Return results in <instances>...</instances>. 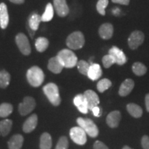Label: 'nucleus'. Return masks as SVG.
<instances>
[{
  "label": "nucleus",
  "mask_w": 149,
  "mask_h": 149,
  "mask_svg": "<svg viewBox=\"0 0 149 149\" xmlns=\"http://www.w3.org/2000/svg\"><path fill=\"white\" fill-rule=\"evenodd\" d=\"M28 81L33 87H39L44 80V73L40 67L34 66L28 70L26 72Z\"/></svg>",
  "instance_id": "f03ea898"
},
{
  "label": "nucleus",
  "mask_w": 149,
  "mask_h": 149,
  "mask_svg": "<svg viewBox=\"0 0 149 149\" xmlns=\"http://www.w3.org/2000/svg\"><path fill=\"white\" fill-rule=\"evenodd\" d=\"M112 2L115 3H119V4L127 6L129 4L130 0H111Z\"/></svg>",
  "instance_id": "4c0bfd02"
},
{
  "label": "nucleus",
  "mask_w": 149,
  "mask_h": 149,
  "mask_svg": "<svg viewBox=\"0 0 149 149\" xmlns=\"http://www.w3.org/2000/svg\"><path fill=\"white\" fill-rule=\"evenodd\" d=\"M36 106V102H35V99L32 97H25L24 98L23 102L19 104V113L22 116L29 115L31 113Z\"/></svg>",
  "instance_id": "6e6552de"
},
{
  "label": "nucleus",
  "mask_w": 149,
  "mask_h": 149,
  "mask_svg": "<svg viewBox=\"0 0 149 149\" xmlns=\"http://www.w3.org/2000/svg\"><path fill=\"white\" fill-rule=\"evenodd\" d=\"M10 2L15 3V4H22V3H24L25 0H9Z\"/></svg>",
  "instance_id": "a19ab883"
},
{
  "label": "nucleus",
  "mask_w": 149,
  "mask_h": 149,
  "mask_svg": "<svg viewBox=\"0 0 149 149\" xmlns=\"http://www.w3.org/2000/svg\"><path fill=\"white\" fill-rule=\"evenodd\" d=\"M102 63H103V66L104 68H109L111 67L112 65L114 64H116V61L114 57H113L111 55H104L102 58Z\"/></svg>",
  "instance_id": "72a5a7b5"
},
{
  "label": "nucleus",
  "mask_w": 149,
  "mask_h": 149,
  "mask_svg": "<svg viewBox=\"0 0 149 149\" xmlns=\"http://www.w3.org/2000/svg\"><path fill=\"white\" fill-rule=\"evenodd\" d=\"M111 86L112 82L111 80L104 78L98 81L97 84V88L100 93H104L105 91L108 90Z\"/></svg>",
  "instance_id": "7c9ffc66"
},
{
  "label": "nucleus",
  "mask_w": 149,
  "mask_h": 149,
  "mask_svg": "<svg viewBox=\"0 0 149 149\" xmlns=\"http://www.w3.org/2000/svg\"><path fill=\"white\" fill-rule=\"evenodd\" d=\"M66 42L67 46L70 49L79 50L84 46L85 38L82 33L75 31L68 35Z\"/></svg>",
  "instance_id": "20e7f679"
},
{
  "label": "nucleus",
  "mask_w": 149,
  "mask_h": 149,
  "mask_svg": "<svg viewBox=\"0 0 149 149\" xmlns=\"http://www.w3.org/2000/svg\"><path fill=\"white\" fill-rule=\"evenodd\" d=\"M135 86L134 81L131 79H126L123 81L119 89V95L122 97L127 96L131 93Z\"/></svg>",
  "instance_id": "dca6fc26"
},
{
  "label": "nucleus",
  "mask_w": 149,
  "mask_h": 149,
  "mask_svg": "<svg viewBox=\"0 0 149 149\" xmlns=\"http://www.w3.org/2000/svg\"><path fill=\"white\" fill-rule=\"evenodd\" d=\"M43 91L53 106H59L61 103L58 86L54 83H48L43 87Z\"/></svg>",
  "instance_id": "7ed1b4c3"
},
{
  "label": "nucleus",
  "mask_w": 149,
  "mask_h": 149,
  "mask_svg": "<svg viewBox=\"0 0 149 149\" xmlns=\"http://www.w3.org/2000/svg\"><path fill=\"white\" fill-rule=\"evenodd\" d=\"M42 21V16L37 13H33L29 19V26L33 31H36L39 29L40 22Z\"/></svg>",
  "instance_id": "5701e85b"
},
{
  "label": "nucleus",
  "mask_w": 149,
  "mask_h": 149,
  "mask_svg": "<svg viewBox=\"0 0 149 149\" xmlns=\"http://www.w3.org/2000/svg\"><path fill=\"white\" fill-rule=\"evenodd\" d=\"M77 124L86 132L91 137H96L99 135V129L96 124L88 118L79 117L77 120Z\"/></svg>",
  "instance_id": "39448f33"
},
{
  "label": "nucleus",
  "mask_w": 149,
  "mask_h": 149,
  "mask_svg": "<svg viewBox=\"0 0 149 149\" xmlns=\"http://www.w3.org/2000/svg\"><path fill=\"white\" fill-rule=\"evenodd\" d=\"M17 46L20 52L24 55H29L31 53V48L28 37L24 33H19L15 37Z\"/></svg>",
  "instance_id": "423d86ee"
},
{
  "label": "nucleus",
  "mask_w": 149,
  "mask_h": 149,
  "mask_svg": "<svg viewBox=\"0 0 149 149\" xmlns=\"http://www.w3.org/2000/svg\"><path fill=\"white\" fill-rule=\"evenodd\" d=\"M13 126V121L6 119L0 122V133L3 137H6L10 132Z\"/></svg>",
  "instance_id": "a878e982"
},
{
  "label": "nucleus",
  "mask_w": 149,
  "mask_h": 149,
  "mask_svg": "<svg viewBox=\"0 0 149 149\" xmlns=\"http://www.w3.org/2000/svg\"><path fill=\"white\" fill-rule=\"evenodd\" d=\"M86 100L87 104H88V109L92 111L94 107H97L100 104V98L97 94L92 90H87L84 93Z\"/></svg>",
  "instance_id": "f8f14e48"
},
{
  "label": "nucleus",
  "mask_w": 149,
  "mask_h": 149,
  "mask_svg": "<svg viewBox=\"0 0 149 149\" xmlns=\"http://www.w3.org/2000/svg\"><path fill=\"white\" fill-rule=\"evenodd\" d=\"M145 104H146V111L149 113V93L146 94V97H145Z\"/></svg>",
  "instance_id": "ea45409f"
},
{
  "label": "nucleus",
  "mask_w": 149,
  "mask_h": 149,
  "mask_svg": "<svg viewBox=\"0 0 149 149\" xmlns=\"http://www.w3.org/2000/svg\"><path fill=\"white\" fill-rule=\"evenodd\" d=\"M73 102L79 112H81L83 114L88 113L89 110L88 104L84 94H78L77 95H76L73 100Z\"/></svg>",
  "instance_id": "ddd939ff"
},
{
  "label": "nucleus",
  "mask_w": 149,
  "mask_h": 149,
  "mask_svg": "<svg viewBox=\"0 0 149 149\" xmlns=\"http://www.w3.org/2000/svg\"><path fill=\"white\" fill-rule=\"evenodd\" d=\"M24 143V137L19 134L13 136L8 142V149H21Z\"/></svg>",
  "instance_id": "412c9836"
},
{
  "label": "nucleus",
  "mask_w": 149,
  "mask_h": 149,
  "mask_svg": "<svg viewBox=\"0 0 149 149\" xmlns=\"http://www.w3.org/2000/svg\"><path fill=\"white\" fill-rule=\"evenodd\" d=\"M37 115L33 114L30 116L23 124V130L24 133H30L35 130L37 125Z\"/></svg>",
  "instance_id": "a211bd4d"
},
{
  "label": "nucleus",
  "mask_w": 149,
  "mask_h": 149,
  "mask_svg": "<svg viewBox=\"0 0 149 149\" xmlns=\"http://www.w3.org/2000/svg\"><path fill=\"white\" fill-rule=\"evenodd\" d=\"M52 138L49 133H44L40 137V149H51Z\"/></svg>",
  "instance_id": "393cba45"
},
{
  "label": "nucleus",
  "mask_w": 149,
  "mask_h": 149,
  "mask_svg": "<svg viewBox=\"0 0 149 149\" xmlns=\"http://www.w3.org/2000/svg\"><path fill=\"white\" fill-rule=\"evenodd\" d=\"M132 70L137 76H142L146 73L147 68L141 62H135L132 66Z\"/></svg>",
  "instance_id": "c85d7f7f"
},
{
  "label": "nucleus",
  "mask_w": 149,
  "mask_h": 149,
  "mask_svg": "<svg viewBox=\"0 0 149 149\" xmlns=\"http://www.w3.org/2000/svg\"><path fill=\"white\" fill-rule=\"evenodd\" d=\"M109 54L114 57L115 61H116V64L120 65V66L126 64V61H127V58H126L125 54L122 50L117 47V46H113V47L110 48Z\"/></svg>",
  "instance_id": "9b49d317"
},
{
  "label": "nucleus",
  "mask_w": 149,
  "mask_h": 149,
  "mask_svg": "<svg viewBox=\"0 0 149 149\" xmlns=\"http://www.w3.org/2000/svg\"><path fill=\"white\" fill-rule=\"evenodd\" d=\"M102 75V70L101 68V66H100V64H91L90 68H89L88 74H87L89 79L93 80V81H95V80L100 79Z\"/></svg>",
  "instance_id": "aec40b11"
},
{
  "label": "nucleus",
  "mask_w": 149,
  "mask_h": 149,
  "mask_svg": "<svg viewBox=\"0 0 149 149\" xmlns=\"http://www.w3.org/2000/svg\"><path fill=\"white\" fill-rule=\"evenodd\" d=\"M57 57L60 61L64 68H71L77 64V57L73 52L70 49L61 50L57 53Z\"/></svg>",
  "instance_id": "f257e3e1"
},
{
  "label": "nucleus",
  "mask_w": 149,
  "mask_h": 149,
  "mask_svg": "<svg viewBox=\"0 0 149 149\" xmlns=\"http://www.w3.org/2000/svg\"><path fill=\"white\" fill-rule=\"evenodd\" d=\"M9 23V15L8 8L5 3H0V27L6 29Z\"/></svg>",
  "instance_id": "f3484780"
},
{
  "label": "nucleus",
  "mask_w": 149,
  "mask_h": 149,
  "mask_svg": "<svg viewBox=\"0 0 149 149\" xmlns=\"http://www.w3.org/2000/svg\"><path fill=\"white\" fill-rule=\"evenodd\" d=\"M92 111H93V115H94L95 117H100V115H101V109H100V108L98 106L97 107L93 108L92 109Z\"/></svg>",
  "instance_id": "58836bf2"
},
{
  "label": "nucleus",
  "mask_w": 149,
  "mask_h": 149,
  "mask_svg": "<svg viewBox=\"0 0 149 149\" xmlns=\"http://www.w3.org/2000/svg\"><path fill=\"white\" fill-rule=\"evenodd\" d=\"M54 16V10L53 6L51 3H48L46 5L45 11L44 14L42 15V21L44 22H50L52 20Z\"/></svg>",
  "instance_id": "cd10ccee"
},
{
  "label": "nucleus",
  "mask_w": 149,
  "mask_h": 149,
  "mask_svg": "<svg viewBox=\"0 0 149 149\" xmlns=\"http://www.w3.org/2000/svg\"><path fill=\"white\" fill-rule=\"evenodd\" d=\"M68 140L66 137L62 136L59 138L58 142H57V146L55 149H68Z\"/></svg>",
  "instance_id": "f704fd0d"
},
{
  "label": "nucleus",
  "mask_w": 149,
  "mask_h": 149,
  "mask_svg": "<svg viewBox=\"0 0 149 149\" xmlns=\"http://www.w3.org/2000/svg\"><path fill=\"white\" fill-rule=\"evenodd\" d=\"M126 109L128 113L131 115L132 117L135 118H139L142 116L143 111L141 108L137 104L134 103H130L126 106Z\"/></svg>",
  "instance_id": "4be33fe9"
},
{
  "label": "nucleus",
  "mask_w": 149,
  "mask_h": 149,
  "mask_svg": "<svg viewBox=\"0 0 149 149\" xmlns=\"http://www.w3.org/2000/svg\"><path fill=\"white\" fill-rule=\"evenodd\" d=\"M77 66L80 73L84 74V75H87L89 68L91 66V64L84 60H80L77 62Z\"/></svg>",
  "instance_id": "2f4dec72"
},
{
  "label": "nucleus",
  "mask_w": 149,
  "mask_h": 149,
  "mask_svg": "<svg viewBox=\"0 0 149 149\" xmlns=\"http://www.w3.org/2000/svg\"><path fill=\"white\" fill-rule=\"evenodd\" d=\"M64 67L61 64L57 56L52 57L49 59L48 63V68L50 71L55 74H59L62 71Z\"/></svg>",
  "instance_id": "6ab92c4d"
},
{
  "label": "nucleus",
  "mask_w": 149,
  "mask_h": 149,
  "mask_svg": "<svg viewBox=\"0 0 149 149\" xmlns=\"http://www.w3.org/2000/svg\"><path fill=\"white\" fill-rule=\"evenodd\" d=\"M122 118L121 113L119 111H112L107 117V124L109 127L115 128L119 126Z\"/></svg>",
  "instance_id": "2eb2a0df"
},
{
  "label": "nucleus",
  "mask_w": 149,
  "mask_h": 149,
  "mask_svg": "<svg viewBox=\"0 0 149 149\" xmlns=\"http://www.w3.org/2000/svg\"><path fill=\"white\" fill-rule=\"evenodd\" d=\"M13 107L9 103H3L0 104V117H7L12 113Z\"/></svg>",
  "instance_id": "c756f323"
},
{
  "label": "nucleus",
  "mask_w": 149,
  "mask_h": 149,
  "mask_svg": "<svg viewBox=\"0 0 149 149\" xmlns=\"http://www.w3.org/2000/svg\"><path fill=\"white\" fill-rule=\"evenodd\" d=\"M53 6L57 14L61 17H64L69 13L66 0H53Z\"/></svg>",
  "instance_id": "9d476101"
},
{
  "label": "nucleus",
  "mask_w": 149,
  "mask_h": 149,
  "mask_svg": "<svg viewBox=\"0 0 149 149\" xmlns=\"http://www.w3.org/2000/svg\"><path fill=\"white\" fill-rule=\"evenodd\" d=\"M108 5H109V0H98L96 5L97 10L102 15H105V9Z\"/></svg>",
  "instance_id": "473e14b6"
},
{
  "label": "nucleus",
  "mask_w": 149,
  "mask_h": 149,
  "mask_svg": "<svg viewBox=\"0 0 149 149\" xmlns=\"http://www.w3.org/2000/svg\"><path fill=\"white\" fill-rule=\"evenodd\" d=\"M70 137L75 144L84 145L86 143V133L80 126L72 127L70 130Z\"/></svg>",
  "instance_id": "0eeeda50"
},
{
  "label": "nucleus",
  "mask_w": 149,
  "mask_h": 149,
  "mask_svg": "<svg viewBox=\"0 0 149 149\" xmlns=\"http://www.w3.org/2000/svg\"><path fill=\"white\" fill-rule=\"evenodd\" d=\"M141 144L143 149H149V137L147 135L143 136L141 139Z\"/></svg>",
  "instance_id": "c9c22d12"
},
{
  "label": "nucleus",
  "mask_w": 149,
  "mask_h": 149,
  "mask_svg": "<svg viewBox=\"0 0 149 149\" xmlns=\"http://www.w3.org/2000/svg\"><path fill=\"white\" fill-rule=\"evenodd\" d=\"M10 74L6 70L0 71V88H6L10 84Z\"/></svg>",
  "instance_id": "bb28decb"
},
{
  "label": "nucleus",
  "mask_w": 149,
  "mask_h": 149,
  "mask_svg": "<svg viewBox=\"0 0 149 149\" xmlns=\"http://www.w3.org/2000/svg\"><path fill=\"white\" fill-rule=\"evenodd\" d=\"M144 42V34L140 31H135L131 33L128 39V46L130 49L135 50Z\"/></svg>",
  "instance_id": "1a4fd4ad"
},
{
  "label": "nucleus",
  "mask_w": 149,
  "mask_h": 149,
  "mask_svg": "<svg viewBox=\"0 0 149 149\" xmlns=\"http://www.w3.org/2000/svg\"><path fill=\"white\" fill-rule=\"evenodd\" d=\"M35 48L40 53H43L47 49L49 46V41L44 37H40L35 40Z\"/></svg>",
  "instance_id": "b1692460"
},
{
  "label": "nucleus",
  "mask_w": 149,
  "mask_h": 149,
  "mask_svg": "<svg viewBox=\"0 0 149 149\" xmlns=\"http://www.w3.org/2000/svg\"><path fill=\"white\" fill-rule=\"evenodd\" d=\"M114 28L110 23H105L100 26L99 29V35L103 40H110L113 37Z\"/></svg>",
  "instance_id": "4468645a"
},
{
  "label": "nucleus",
  "mask_w": 149,
  "mask_h": 149,
  "mask_svg": "<svg viewBox=\"0 0 149 149\" xmlns=\"http://www.w3.org/2000/svg\"><path fill=\"white\" fill-rule=\"evenodd\" d=\"M0 135H1V133H0Z\"/></svg>",
  "instance_id": "37998d69"
},
{
  "label": "nucleus",
  "mask_w": 149,
  "mask_h": 149,
  "mask_svg": "<svg viewBox=\"0 0 149 149\" xmlns=\"http://www.w3.org/2000/svg\"><path fill=\"white\" fill-rule=\"evenodd\" d=\"M93 148L94 149H109L108 146L105 144L100 141H96L93 145Z\"/></svg>",
  "instance_id": "e433bc0d"
},
{
  "label": "nucleus",
  "mask_w": 149,
  "mask_h": 149,
  "mask_svg": "<svg viewBox=\"0 0 149 149\" xmlns=\"http://www.w3.org/2000/svg\"><path fill=\"white\" fill-rule=\"evenodd\" d=\"M122 149H133V148H130V147L128 146H125L123 147Z\"/></svg>",
  "instance_id": "79ce46f5"
}]
</instances>
